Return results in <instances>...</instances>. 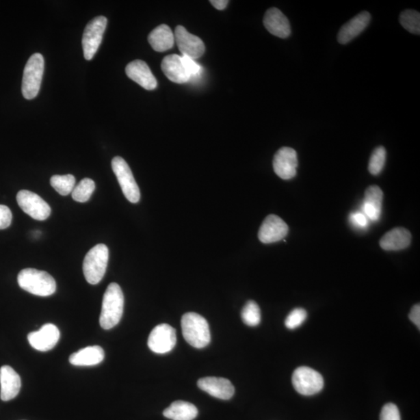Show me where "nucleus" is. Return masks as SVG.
I'll return each mask as SVG.
<instances>
[{
  "label": "nucleus",
  "instance_id": "nucleus-1",
  "mask_svg": "<svg viewBox=\"0 0 420 420\" xmlns=\"http://www.w3.org/2000/svg\"><path fill=\"white\" fill-rule=\"evenodd\" d=\"M124 309V295L120 287L112 283L107 287L102 302L101 327L109 330L120 321Z\"/></svg>",
  "mask_w": 420,
  "mask_h": 420
},
{
  "label": "nucleus",
  "instance_id": "nucleus-2",
  "mask_svg": "<svg viewBox=\"0 0 420 420\" xmlns=\"http://www.w3.org/2000/svg\"><path fill=\"white\" fill-rule=\"evenodd\" d=\"M18 282L25 291L39 297H49L56 291L54 278L44 271L25 269L20 272Z\"/></svg>",
  "mask_w": 420,
  "mask_h": 420
},
{
  "label": "nucleus",
  "instance_id": "nucleus-3",
  "mask_svg": "<svg viewBox=\"0 0 420 420\" xmlns=\"http://www.w3.org/2000/svg\"><path fill=\"white\" fill-rule=\"evenodd\" d=\"M181 328L186 342L193 347H206L211 340L207 319L194 312H189L181 317Z\"/></svg>",
  "mask_w": 420,
  "mask_h": 420
},
{
  "label": "nucleus",
  "instance_id": "nucleus-4",
  "mask_svg": "<svg viewBox=\"0 0 420 420\" xmlns=\"http://www.w3.org/2000/svg\"><path fill=\"white\" fill-rule=\"evenodd\" d=\"M109 259V248L103 244H99L90 250L83 264V275L90 285H98L103 279Z\"/></svg>",
  "mask_w": 420,
  "mask_h": 420
},
{
  "label": "nucleus",
  "instance_id": "nucleus-5",
  "mask_svg": "<svg viewBox=\"0 0 420 420\" xmlns=\"http://www.w3.org/2000/svg\"><path fill=\"white\" fill-rule=\"evenodd\" d=\"M44 69L42 55L35 53L28 60L25 67L22 81V94L25 99H36L39 93Z\"/></svg>",
  "mask_w": 420,
  "mask_h": 420
},
{
  "label": "nucleus",
  "instance_id": "nucleus-6",
  "mask_svg": "<svg viewBox=\"0 0 420 420\" xmlns=\"http://www.w3.org/2000/svg\"><path fill=\"white\" fill-rule=\"evenodd\" d=\"M111 168L124 196L130 202L137 203L140 200V191L127 161L121 157H116L112 159Z\"/></svg>",
  "mask_w": 420,
  "mask_h": 420
},
{
  "label": "nucleus",
  "instance_id": "nucleus-7",
  "mask_svg": "<svg viewBox=\"0 0 420 420\" xmlns=\"http://www.w3.org/2000/svg\"><path fill=\"white\" fill-rule=\"evenodd\" d=\"M292 383L295 390L302 395H313L324 387V379L321 374L309 367H300L294 371Z\"/></svg>",
  "mask_w": 420,
  "mask_h": 420
},
{
  "label": "nucleus",
  "instance_id": "nucleus-8",
  "mask_svg": "<svg viewBox=\"0 0 420 420\" xmlns=\"http://www.w3.org/2000/svg\"><path fill=\"white\" fill-rule=\"evenodd\" d=\"M107 20L104 16L90 21L83 31L82 39L84 58L92 60L98 52L106 29Z\"/></svg>",
  "mask_w": 420,
  "mask_h": 420
},
{
  "label": "nucleus",
  "instance_id": "nucleus-9",
  "mask_svg": "<svg viewBox=\"0 0 420 420\" xmlns=\"http://www.w3.org/2000/svg\"><path fill=\"white\" fill-rule=\"evenodd\" d=\"M16 201L23 211L33 219L42 221L49 218L51 207L36 193L21 190L16 195Z\"/></svg>",
  "mask_w": 420,
  "mask_h": 420
},
{
  "label": "nucleus",
  "instance_id": "nucleus-10",
  "mask_svg": "<svg viewBox=\"0 0 420 420\" xmlns=\"http://www.w3.org/2000/svg\"><path fill=\"white\" fill-rule=\"evenodd\" d=\"M176 342L177 336L175 329L168 324H161L153 329L147 345L153 353L164 354L174 348Z\"/></svg>",
  "mask_w": 420,
  "mask_h": 420
},
{
  "label": "nucleus",
  "instance_id": "nucleus-11",
  "mask_svg": "<svg viewBox=\"0 0 420 420\" xmlns=\"http://www.w3.org/2000/svg\"><path fill=\"white\" fill-rule=\"evenodd\" d=\"M272 164L275 173L280 179H292L297 175L298 153L291 147H282L276 153Z\"/></svg>",
  "mask_w": 420,
  "mask_h": 420
},
{
  "label": "nucleus",
  "instance_id": "nucleus-12",
  "mask_svg": "<svg viewBox=\"0 0 420 420\" xmlns=\"http://www.w3.org/2000/svg\"><path fill=\"white\" fill-rule=\"evenodd\" d=\"M174 40L181 54L187 57L196 60L205 53V44L202 40L192 35L183 26L176 27Z\"/></svg>",
  "mask_w": 420,
  "mask_h": 420
},
{
  "label": "nucleus",
  "instance_id": "nucleus-13",
  "mask_svg": "<svg viewBox=\"0 0 420 420\" xmlns=\"http://www.w3.org/2000/svg\"><path fill=\"white\" fill-rule=\"evenodd\" d=\"M289 231L287 224L280 217L270 214L264 220L259 231V239L264 244L280 241L285 238Z\"/></svg>",
  "mask_w": 420,
  "mask_h": 420
},
{
  "label": "nucleus",
  "instance_id": "nucleus-14",
  "mask_svg": "<svg viewBox=\"0 0 420 420\" xmlns=\"http://www.w3.org/2000/svg\"><path fill=\"white\" fill-rule=\"evenodd\" d=\"M60 339V329L53 324H45L38 331L31 332L27 336L32 347L42 352L53 350Z\"/></svg>",
  "mask_w": 420,
  "mask_h": 420
},
{
  "label": "nucleus",
  "instance_id": "nucleus-15",
  "mask_svg": "<svg viewBox=\"0 0 420 420\" xmlns=\"http://www.w3.org/2000/svg\"><path fill=\"white\" fill-rule=\"evenodd\" d=\"M201 390L219 399L228 400L235 394L234 385L229 380L223 378L207 377L198 381Z\"/></svg>",
  "mask_w": 420,
  "mask_h": 420
},
{
  "label": "nucleus",
  "instance_id": "nucleus-16",
  "mask_svg": "<svg viewBox=\"0 0 420 420\" xmlns=\"http://www.w3.org/2000/svg\"><path fill=\"white\" fill-rule=\"evenodd\" d=\"M126 73L129 78L147 90H155L157 86L155 77L144 61L135 60L130 62L126 68Z\"/></svg>",
  "mask_w": 420,
  "mask_h": 420
},
{
  "label": "nucleus",
  "instance_id": "nucleus-17",
  "mask_svg": "<svg viewBox=\"0 0 420 420\" xmlns=\"http://www.w3.org/2000/svg\"><path fill=\"white\" fill-rule=\"evenodd\" d=\"M0 398L4 402L12 400L20 393L21 379L19 374L10 366L0 368Z\"/></svg>",
  "mask_w": 420,
  "mask_h": 420
},
{
  "label": "nucleus",
  "instance_id": "nucleus-18",
  "mask_svg": "<svg viewBox=\"0 0 420 420\" xmlns=\"http://www.w3.org/2000/svg\"><path fill=\"white\" fill-rule=\"evenodd\" d=\"M263 24L266 29L278 38H287L291 34V27L287 16L280 10L270 8L264 16Z\"/></svg>",
  "mask_w": 420,
  "mask_h": 420
},
{
  "label": "nucleus",
  "instance_id": "nucleus-19",
  "mask_svg": "<svg viewBox=\"0 0 420 420\" xmlns=\"http://www.w3.org/2000/svg\"><path fill=\"white\" fill-rule=\"evenodd\" d=\"M371 15L367 11L357 14L353 19L346 23L338 34V41L340 44H345L352 41L365 31L370 24Z\"/></svg>",
  "mask_w": 420,
  "mask_h": 420
},
{
  "label": "nucleus",
  "instance_id": "nucleus-20",
  "mask_svg": "<svg viewBox=\"0 0 420 420\" xmlns=\"http://www.w3.org/2000/svg\"><path fill=\"white\" fill-rule=\"evenodd\" d=\"M161 69L170 81L176 83H185L189 82L191 77L186 70L181 56L179 55H170L164 57Z\"/></svg>",
  "mask_w": 420,
  "mask_h": 420
},
{
  "label": "nucleus",
  "instance_id": "nucleus-21",
  "mask_svg": "<svg viewBox=\"0 0 420 420\" xmlns=\"http://www.w3.org/2000/svg\"><path fill=\"white\" fill-rule=\"evenodd\" d=\"M383 197L382 190L377 185H371L366 189L362 209L367 219L378 221L381 218Z\"/></svg>",
  "mask_w": 420,
  "mask_h": 420
},
{
  "label": "nucleus",
  "instance_id": "nucleus-22",
  "mask_svg": "<svg viewBox=\"0 0 420 420\" xmlns=\"http://www.w3.org/2000/svg\"><path fill=\"white\" fill-rule=\"evenodd\" d=\"M411 233L406 228H396L391 230L380 240V246L385 251H399L410 246Z\"/></svg>",
  "mask_w": 420,
  "mask_h": 420
},
{
  "label": "nucleus",
  "instance_id": "nucleus-23",
  "mask_svg": "<svg viewBox=\"0 0 420 420\" xmlns=\"http://www.w3.org/2000/svg\"><path fill=\"white\" fill-rule=\"evenodd\" d=\"M105 351L99 345L88 346L70 356L72 365L79 367L94 366L104 360Z\"/></svg>",
  "mask_w": 420,
  "mask_h": 420
},
{
  "label": "nucleus",
  "instance_id": "nucleus-24",
  "mask_svg": "<svg viewBox=\"0 0 420 420\" xmlns=\"http://www.w3.org/2000/svg\"><path fill=\"white\" fill-rule=\"evenodd\" d=\"M148 42L153 50L163 53L172 49L175 42L173 32L166 25H161L153 30L149 36Z\"/></svg>",
  "mask_w": 420,
  "mask_h": 420
},
{
  "label": "nucleus",
  "instance_id": "nucleus-25",
  "mask_svg": "<svg viewBox=\"0 0 420 420\" xmlns=\"http://www.w3.org/2000/svg\"><path fill=\"white\" fill-rule=\"evenodd\" d=\"M198 413V408L194 405L184 401L172 403L163 412L164 417L172 420H193Z\"/></svg>",
  "mask_w": 420,
  "mask_h": 420
},
{
  "label": "nucleus",
  "instance_id": "nucleus-26",
  "mask_svg": "<svg viewBox=\"0 0 420 420\" xmlns=\"http://www.w3.org/2000/svg\"><path fill=\"white\" fill-rule=\"evenodd\" d=\"M50 183L61 196H66L75 189L76 179L72 174L54 175L51 178Z\"/></svg>",
  "mask_w": 420,
  "mask_h": 420
},
{
  "label": "nucleus",
  "instance_id": "nucleus-27",
  "mask_svg": "<svg viewBox=\"0 0 420 420\" xmlns=\"http://www.w3.org/2000/svg\"><path fill=\"white\" fill-rule=\"evenodd\" d=\"M95 183L92 179H83L72 192L73 200L78 202H88L95 190Z\"/></svg>",
  "mask_w": 420,
  "mask_h": 420
},
{
  "label": "nucleus",
  "instance_id": "nucleus-28",
  "mask_svg": "<svg viewBox=\"0 0 420 420\" xmlns=\"http://www.w3.org/2000/svg\"><path fill=\"white\" fill-rule=\"evenodd\" d=\"M401 25L408 32L419 35L420 33V14L417 11L407 10L403 11L400 15Z\"/></svg>",
  "mask_w": 420,
  "mask_h": 420
},
{
  "label": "nucleus",
  "instance_id": "nucleus-29",
  "mask_svg": "<svg viewBox=\"0 0 420 420\" xmlns=\"http://www.w3.org/2000/svg\"><path fill=\"white\" fill-rule=\"evenodd\" d=\"M241 319L248 326H259L261 322V311L258 304L253 300H249L242 309Z\"/></svg>",
  "mask_w": 420,
  "mask_h": 420
},
{
  "label": "nucleus",
  "instance_id": "nucleus-30",
  "mask_svg": "<svg viewBox=\"0 0 420 420\" xmlns=\"http://www.w3.org/2000/svg\"><path fill=\"white\" fill-rule=\"evenodd\" d=\"M386 150L382 146L377 147L372 153L369 161L368 170L373 175H378L382 172L386 162Z\"/></svg>",
  "mask_w": 420,
  "mask_h": 420
},
{
  "label": "nucleus",
  "instance_id": "nucleus-31",
  "mask_svg": "<svg viewBox=\"0 0 420 420\" xmlns=\"http://www.w3.org/2000/svg\"><path fill=\"white\" fill-rule=\"evenodd\" d=\"M306 311L303 309H295L288 315L285 326L289 329H295L303 324L306 319Z\"/></svg>",
  "mask_w": 420,
  "mask_h": 420
},
{
  "label": "nucleus",
  "instance_id": "nucleus-32",
  "mask_svg": "<svg viewBox=\"0 0 420 420\" xmlns=\"http://www.w3.org/2000/svg\"><path fill=\"white\" fill-rule=\"evenodd\" d=\"M380 420H401L398 407L393 403H388L382 408Z\"/></svg>",
  "mask_w": 420,
  "mask_h": 420
},
{
  "label": "nucleus",
  "instance_id": "nucleus-33",
  "mask_svg": "<svg viewBox=\"0 0 420 420\" xmlns=\"http://www.w3.org/2000/svg\"><path fill=\"white\" fill-rule=\"evenodd\" d=\"M181 60H183V64L186 70L189 73L191 79L192 77H196L200 75L201 66L197 64L195 60H192L184 55L181 56Z\"/></svg>",
  "mask_w": 420,
  "mask_h": 420
},
{
  "label": "nucleus",
  "instance_id": "nucleus-34",
  "mask_svg": "<svg viewBox=\"0 0 420 420\" xmlns=\"http://www.w3.org/2000/svg\"><path fill=\"white\" fill-rule=\"evenodd\" d=\"M12 222V213L7 206L0 205V230L9 228Z\"/></svg>",
  "mask_w": 420,
  "mask_h": 420
},
{
  "label": "nucleus",
  "instance_id": "nucleus-35",
  "mask_svg": "<svg viewBox=\"0 0 420 420\" xmlns=\"http://www.w3.org/2000/svg\"><path fill=\"white\" fill-rule=\"evenodd\" d=\"M350 220L356 228H367L368 226V219L365 214L360 212L352 213L350 217Z\"/></svg>",
  "mask_w": 420,
  "mask_h": 420
},
{
  "label": "nucleus",
  "instance_id": "nucleus-36",
  "mask_svg": "<svg viewBox=\"0 0 420 420\" xmlns=\"http://www.w3.org/2000/svg\"><path fill=\"white\" fill-rule=\"evenodd\" d=\"M410 319L415 324L418 328H420V306L416 304L412 306L410 315Z\"/></svg>",
  "mask_w": 420,
  "mask_h": 420
},
{
  "label": "nucleus",
  "instance_id": "nucleus-37",
  "mask_svg": "<svg viewBox=\"0 0 420 420\" xmlns=\"http://www.w3.org/2000/svg\"><path fill=\"white\" fill-rule=\"evenodd\" d=\"M228 3L229 2L226 1V0H211V1H210V3H211L215 9L219 10H224Z\"/></svg>",
  "mask_w": 420,
  "mask_h": 420
}]
</instances>
